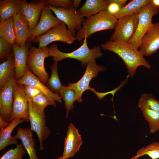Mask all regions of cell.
Here are the masks:
<instances>
[{"label": "cell", "mask_w": 159, "mask_h": 159, "mask_svg": "<svg viewBox=\"0 0 159 159\" xmlns=\"http://www.w3.org/2000/svg\"><path fill=\"white\" fill-rule=\"evenodd\" d=\"M56 159H64L62 156L59 157L57 158Z\"/></svg>", "instance_id": "obj_41"}, {"label": "cell", "mask_w": 159, "mask_h": 159, "mask_svg": "<svg viewBox=\"0 0 159 159\" xmlns=\"http://www.w3.org/2000/svg\"><path fill=\"white\" fill-rule=\"evenodd\" d=\"M13 45L0 37V62L6 61L13 52Z\"/></svg>", "instance_id": "obj_34"}, {"label": "cell", "mask_w": 159, "mask_h": 159, "mask_svg": "<svg viewBox=\"0 0 159 159\" xmlns=\"http://www.w3.org/2000/svg\"><path fill=\"white\" fill-rule=\"evenodd\" d=\"M141 110L143 117L148 122L150 132L154 134L159 130V112L148 108Z\"/></svg>", "instance_id": "obj_28"}, {"label": "cell", "mask_w": 159, "mask_h": 159, "mask_svg": "<svg viewBox=\"0 0 159 159\" xmlns=\"http://www.w3.org/2000/svg\"><path fill=\"white\" fill-rule=\"evenodd\" d=\"M15 81L14 77L0 90V116L9 122H11L10 117L12 110Z\"/></svg>", "instance_id": "obj_13"}, {"label": "cell", "mask_w": 159, "mask_h": 159, "mask_svg": "<svg viewBox=\"0 0 159 159\" xmlns=\"http://www.w3.org/2000/svg\"><path fill=\"white\" fill-rule=\"evenodd\" d=\"M30 100L35 107L42 112H44L45 108L48 105H53L55 107L56 106L55 102L43 94L39 95Z\"/></svg>", "instance_id": "obj_32"}, {"label": "cell", "mask_w": 159, "mask_h": 159, "mask_svg": "<svg viewBox=\"0 0 159 159\" xmlns=\"http://www.w3.org/2000/svg\"><path fill=\"white\" fill-rule=\"evenodd\" d=\"M25 121L21 118L13 120L6 128L0 130V150H4L11 144H18L17 138L15 135L12 136L11 133L14 128L19 124Z\"/></svg>", "instance_id": "obj_22"}, {"label": "cell", "mask_w": 159, "mask_h": 159, "mask_svg": "<svg viewBox=\"0 0 159 159\" xmlns=\"http://www.w3.org/2000/svg\"><path fill=\"white\" fill-rule=\"evenodd\" d=\"M0 37L13 45L16 44L13 16L0 22Z\"/></svg>", "instance_id": "obj_26"}, {"label": "cell", "mask_w": 159, "mask_h": 159, "mask_svg": "<svg viewBox=\"0 0 159 159\" xmlns=\"http://www.w3.org/2000/svg\"><path fill=\"white\" fill-rule=\"evenodd\" d=\"M138 20V13L129 15L117 19L113 33L109 41L127 43L134 34Z\"/></svg>", "instance_id": "obj_6"}, {"label": "cell", "mask_w": 159, "mask_h": 159, "mask_svg": "<svg viewBox=\"0 0 159 159\" xmlns=\"http://www.w3.org/2000/svg\"><path fill=\"white\" fill-rule=\"evenodd\" d=\"M76 40L75 37L67 29L64 23L57 25L45 34L35 38L32 42H39L38 48H40L47 47L50 43L55 41L71 44Z\"/></svg>", "instance_id": "obj_8"}, {"label": "cell", "mask_w": 159, "mask_h": 159, "mask_svg": "<svg viewBox=\"0 0 159 159\" xmlns=\"http://www.w3.org/2000/svg\"><path fill=\"white\" fill-rule=\"evenodd\" d=\"M52 11V10L48 6L46 5L44 6L39 22L32 31V35L28 40V42H31L35 38L45 34L57 25L64 24L54 16Z\"/></svg>", "instance_id": "obj_14"}, {"label": "cell", "mask_w": 159, "mask_h": 159, "mask_svg": "<svg viewBox=\"0 0 159 159\" xmlns=\"http://www.w3.org/2000/svg\"><path fill=\"white\" fill-rule=\"evenodd\" d=\"M21 13L26 18L29 28L32 31L40 20L45 0H36L29 3L26 0H20Z\"/></svg>", "instance_id": "obj_12"}, {"label": "cell", "mask_w": 159, "mask_h": 159, "mask_svg": "<svg viewBox=\"0 0 159 159\" xmlns=\"http://www.w3.org/2000/svg\"><path fill=\"white\" fill-rule=\"evenodd\" d=\"M22 85L25 93L29 99L30 100L39 95L43 94L40 90L34 86L27 85Z\"/></svg>", "instance_id": "obj_37"}, {"label": "cell", "mask_w": 159, "mask_h": 159, "mask_svg": "<svg viewBox=\"0 0 159 159\" xmlns=\"http://www.w3.org/2000/svg\"><path fill=\"white\" fill-rule=\"evenodd\" d=\"M81 1V0H74L72 1V7L75 10H77V9L79 6Z\"/></svg>", "instance_id": "obj_39"}, {"label": "cell", "mask_w": 159, "mask_h": 159, "mask_svg": "<svg viewBox=\"0 0 159 159\" xmlns=\"http://www.w3.org/2000/svg\"><path fill=\"white\" fill-rule=\"evenodd\" d=\"M106 70V68L102 65H98L96 60L90 62L87 64L85 71L82 78L76 83H69L67 86L75 91L76 101L82 102L83 93L91 88L90 86V82L93 78L97 76L99 72Z\"/></svg>", "instance_id": "obj_9"}, {"label": "cell", "mask_w": 159, "mask_h": 159, "mask_svg": "<svg viewBox=\"0 0 159 159\" xmlns=\"http://www.w3.org/2000/svg\"><path fill=\"white\" fill-rule=\"evenodd\" d=\"M136 155L131 159H137L143 156L147 155L152 159L159 158V142H154L145 147L138 150Z\"/></svg>", "instance_id": "obj_30"}, {"label": "cell", "mask_w": 159, "mask_h": 159, "mask_svg": "<svg viewBox=\"0 0 159 159\" xmlns=\"http://www.w3.org/2000/svg\"><path fill=\"white\" fill-rule=\"evenodd\" d=\"M151 1L155 7L159 8V0H151Z\"/></svg>", "instance_id": "obj_40"}, {"label": "cell", "mask_w": 159, "mask_h": 159, "mask_svg": "<svg viewBox=\"0 0 159 159\" xmlns=\"http://www.w3.org/2000/svg\"><path fill=\"white\" fill-rule=\"evenodd\" d=\"M28 110L30 128L32 131L36 133L38 136L40 145L39 150H41L44 149L42 142L48 138L51 133V130L46 125L44 112L41 111L37 109L29 99Z\"/></svg>", "instance_id": "obj_7"}, {"label": "cell", "mask_w": 159, "mask_h": 159, "mask_svg": "<svg viewBox=\"0 0 159 159\" xmlns=\"http://www.w3.org/2000/svg\"><path fill=\"white\" fill-rule=\"evenodd\" d=\"M21 141L25 150L29 154V159H39L36 154L35 147V141L33 138L32 130L30 127L24 129L18 127L15 135Z\"/></svg>", "instance_id": "obj_20"}, {"label": "cell", "mask_w": 159, "mask_h": 159, "mask_svg": "<svg viewBox=\"0 0 159 159\" xmlns=\"http://www.w3.org/2000/svg\"><path fill=\"white\" fill-rule=\"evenodd\" d=\"M100 46L105 50L117 54L122 59L126 66L129 77H133L140 66H143L147 69L151 67L140 51L128 43L109 40L101 44Z\"/></svg>", "instance_id": "obj_1"}, {"label": "cell", "mask_w": 159, "mask_h": 159, "mask_svg": "<svg viewBox=\"0 0 159 159\" xmlns=\"http://www.w3.org/2000/svg\"><path fill=\"white\" fill-rule=\"evenodd\" d=\"M151 0H133L126 5L114 16L117 19L124 16L138 13Z\"/></svg>", "instance_id": "obj_25"}, {"label": "cell", "mask_w": 159, "mask_h": 159, "mask_svg": "<svg viewBox=\"0 0 159 159\" xmlns=\"http://www.w3.org/2000/svg\"><path fill=\"white\" fill-rule=\"evenodd\" d=\"M14 102L10 117L11 122L17 118L29 122L28 110L29 99L24 92L23 85L15 81L13 92Z\"/></svg>", "instance_id": "obj_10"}, {"label": "cell", "mask_w": 159, "mask_h": 159, "mask_svg": "<svg viewBox=\"0 0 159 159\" xmlns=\"http://www.w3.org/2000/svg\"><path fill=\"white\" fill-rule=\"evenodd\" d=\"M55 14L56 17L67 25L68 29L72 35L75 36V30L79 31L81 28L84 17L79 14L77 10L72 6L68 9L48 6Z\"/></svg>", "instance_id": "obj_11"}, {"label": "cell", "mask_w": 159, "mask_h": 159, "mask_svg": "<svg viewBox=\"0 0 159 159\" xmlns=\"http://www.w3.org/2000/svg\"><path fill=\"white\" fill-rule=\"evenodd\" d=\"M72 1L69 0H46L45 5L54 8L61 7L66 9L70 8L72 6Z\"/></svg>", "instance_id": "obj_36"}, {"label": "cell", "mask_w": 159, "mask_h": 159, "mask_svg": "<svg viewBox=\"0 0 159 159\" xmlns=\"http://www.w3.org/2000/svg\"><path fill=\"white\" fill-rule=\"evenodd\" d=\"M49 57L47 47L39 48L32 46L29 49L27 60V64L31 71L45 85L49 76L45 69L44 61Z\"/></svg>", "instance_id": "obj_5"}, {"label": "cell", "mask_w": 159, "mask_h": 159, "mask_svg": "<svg viewBox=\"0 0 159 159\" xmlns=\"http://www.w3.org/2000/svg\"><path fill=\"white\" fill-rule=\"evenodd\" d=\"M107 5V0H87L77 11L83 17L87 18L106 10Z\"/></svg>", "instance_id": "obj_21"}, {"label": "cell", "mask_w": 159, "mask_h": 159, "mask_svg": "<svg viewBox=\"0 0 159 159\" xmlns=\"http://www.w3.org/2000/svg\"><path fill=\"white\" fill-rule=\"evenodd\" d=\"M82 143V136L78 130L71 123L68 126L62 157L64 159L73 157L79 151Z\"/></svg>", "instance_id": "obj_15"}, {"label": "cell", "mask_w": 159, "mask_h": 159, "mask_svg": "<svg viewBox=\"0 0 159 159\" xmlns=\"http://www.w3.org/2000/svg\"><path fill=\"white\" fill-rule=\"evenodd\" d=\"M159 11V8L155 7L151 0L141 9L138 13V20L136 31L127 42L128 44L138 49L143 37L153 25V17L157 14Z\"/></svg>", "instance_id": "obj_4"}, {"label": "cell", "mask_w": 159, "mask_h": 159, "mask_svg": "<svg viewBox=\"0 0 159 159\" xmlns=\"http://www.w3.org/2000/svg\"><path fill=\"white\" fill-rule=\"evenodd\" d=\"M138 107L141 110L148 108L159 112V100H157L152 94H141L138 101Z\"/></svg>", "instance_id": "obj_31"}, {"label": "cell", "mask_w": 159, "mask_h": 159, "mask_svg": "<svg viewBox=\"0 0 159 159\" xmlns=\"http://www.w3.org/2000/svg\"><path fill=\"white\" fill-rule=\"evenodd\" d=\"M117 20L106 10L87 17L84 19L81 28L76 33V40L81 42L95 32L114 29Z\"/></svg>", "instance_id": "obj_3"}, {"label": "cell", "mask_w": 159, "mask_h": 159, "mask_svg": "<svg viewBox=\"0 0 159 159\" xmlns=\"http://www.w3.org/2000/svg\"><path fill=\"white\" fill-rule=\"evenodd\" d=\"M139 50L144 56L155 53L159 49V22L153 23L143 37Z\"/></svg>", "instance_id": "obj_16"}, {"label": "cell", "mask_w": 159, "mask_h": 159, "mask_svg": "<svg viewBox=\"0 0 159 159\" xmlns=\"http://www.w3.org/2000/svg\"><path fill=\"white\" fill-rule=\"evenodd\" d=\"M13 17L16 44L19 47L24 46L32 37V31L26 18L21 13L14 14Z\"/></svg>", "instance_id": "obj_18"}, {"label": "cell", "mask_w": 159, "mask_h": 159, "mask_svg": "<svg viewBox=\"0 0 159 159\" xmlns=\"http://www.w3.org/2000/svg\"><path fill=\"white\" fill-rule=\"evenodd\" d=\"M57 62L53 61L50 67L51 74L46 84V86L53 93L59 94L63 85L60 81L57 71Z\"/></svg>", "instance_id": "obj_27"}, {"label": "cell", "mask_w": 159, "mask_h": 159, "mask_svg": "<svg viewBox=\"0 0 159 159\" xmlns=\"http://www.w3.org/2000/svg\"><path fill=\"white\" fill-rule=\"evenodd\" d=\"M10 122H8L4 120L0 116V129L5 128L8 127L10 124Z\"/></svg>", "instance_id": "obj_38"}, {"label": "cell", "mask_w": 159, "mask_h": 159, "mask_svg": "<svg viewBox=\"0 0 159 159\" xmlns=\"http://www.w3.org/2000/svg\"><path fill=\"white\" fill-rule=\"evenodd\" d=\"M59 94L64 101L66 109V117L67 118L70 110L74 108L73 103L76 101L75 92L67 86L63 85Z\"/></svg>", "instance_id": "obj_29"}, {"label": "cell", "mask_w": 159, "mask_h": 159, "mask_svg": "<svg viewBox=\"0 0 159 159\" xmlns=\"http://www.w3.org/2000/svg\"><path fill=\"white\" fill-rule=\"evenodd\" d=\"M16 82L21 85H27L35 87L54 102L57 101L61 103L63 102L62 99L59 95L52 92L45 84L33 73L27 64L24 76Z\"/></svg>", "instance_id": "obj_17"}, {"label": "cell", "mask_w": 159, "mask_h": 159, "mask_svg": "<svg viewBox=\"0 0 159 159\" xmlns=\"http://www.w3.org/2000/svg\"><path fill=\"white\" fill-rule=\"evenodd\" d=\"M20 0L0 1V22H1L15 14L21 13Z\"/></svg>", "instance_id": "obj_24"}, {"label": "cell", "mask_w": 159, "mask_h": 159, "mask_svg": "<svg viewBox=\"0 0 159 159\" xmlns=\"http://www.w3.org/2000/svg\"><path fill=\"white\" fill-rule=\"evenodd\" d=\"M26 150L22 143L16 145L14 148H11L6 152L0 159H23Z\"/></svg>", "instance_id": "obj_33"}, {"label": "cell", "mask_w": 159, "mask_h": 159, "mask_svg": "<svg viewBox=\"0 0 159 159\" xmlns=\"http://www.w3.org/2000/svg\"><path fill=\"white\" fill-rule=\"evenodd\" d=\"M31 46L30 42L28 41L24 46L19 47L16 44L13 46L15 61L16 81L21 78L25 73L28 54L29 49Z\"/></svg>", "instance_id": "obj_19"}, {"label": "cell", "mask_w": 159, "mask_h": 159, "mask_svg": "<svg viewBox=\"0 0 159 159\" xmlns=\"http://www.w3.org/2000/svg\"><path fill=\"white\" fill-rule=\"evenodd\" d=\"M87 37L83 40L82 44L77 49L70 52L65 53L60 51L56 44H52L48 47L49 56L52 57L53 61L59 62L64 59L72 58L80 61L82 67H85L90 62L96 60L103 54L99 45L94 46L91 49L88 47Z\"/></svg>", "instance_id": "obj_2"}, {"label": "cell", "mask_w": 159, "mask_h": 159, "mask_svg": "<svg viewBox=\"0 0 159 159\" xmlns=\"http://www.w3.org/2000/svg\"><path fill=\"white\" fill-rule=\"evenodd\" d=\"M15 61L13 51L7 60L0 64V90L15 77Z\"/></svg>", "instance_id": "obj_23"}, {"label": "cell", "mask_w": 159, "mask_h": 159, "mask_svg": "<svg viewBox=\"0 0 159 159\" xmlns=\"http://www.w3.org/2000/svg\"><path fill=\"white\" fill-rule=\"evenodd\" d=\"M127 0H107L108 5L106 11L114 16L126 5Z\"/></svg>", "instance_id": "obj_35"}]
</instances>
